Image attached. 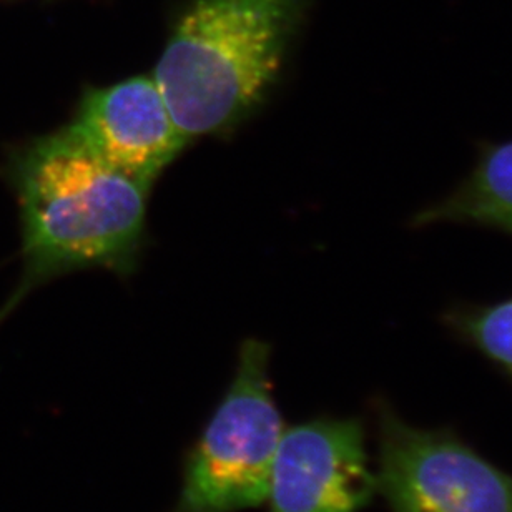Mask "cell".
<instances>
[{
	"label": "cell",
	"instance_id": "277c9868",
	"mask_svg": "<svg viewBox=\"0 0 512 512\" xmlns=\"http://www.w3.org/2000/svg\"><path fill=\"white\" fill-rule=\"evenodd\" d=\"M376 491L391 512H512V476L449 431H429L380 409Z\"/></svg>",
	"mask_w": 512,
	"mask_h": 512
},
{
	"label": "cell",
	"instance_id": "3957f363",
	"mask_svg": "<svg viewBox=\"0 0 512 512\" xmlns=\"http://www.w3.org/2000/svg\"><path fill=\"white\" fill-rule=\"evenodd\" d=\"M283 433L271 393L270 346L252 338L188 458L177 512H237L265 503Z\"/></svg>",
	"mask_w": 512,
	"mask_h": 512
},
{
	"label": "cell",
	"instance_id": "6da1fadb",
	"mask_svg": "<svg viewBox=\"0 0 512 512\" xmlns=\"http://www.w3.org/2000/svg\"><path fill=\"white\" fill-rule=\"evenodd\" d=\"M10 177L19 197L24 270L0 316L59 276L137 270L150 188L95 157L65 127L20 148Z\"/></svg>",
	"mask_w": 512,
	"mask_h": 512
},
{
	"label": "cell",
	"instance_id": "ba28073f",
	"mask_svg": "<svg viewBox=\"0 0 512 512\" xmlns=\"http://www.w3.org/2000/svg\"><path fill=\"white\" fill-rule=\"evenodd\" d=\"M459 331L512 378V298L458 318Z\"/></svg>",
	"mask_w": 512,
	"mask_h": 512
},
{
	"label": "cell",
	"instance_id": "8992f818",
	"mask_svg": "<svg viewBox=\"0 0 512 512\" xmlns=\"http://www.w3.org/2000/svg\"><path fill=\"white\" fill-rule=\"evenodd\" d=\"M376 493L356 419H316L283 433L271 469L270 512H358Z\"/></svg>",
	"mask_w": 512,
	"mask_h": 512
},
{
	"label": "cell",
	"instance_id": "7a4b0ae2",
	"mask_svg": "<svg viewBox=\"0 0 512 512\" xmlns=\"http://www.w3.org/2000/svg\"><path fill=\"white\" fill-rule=\"evenodd\" d=\"M301 0H193L153 77L183 135H227L280 80Z\"/></svg>",
	"mask_w": 512,
	"mask_h": 512
},
{
	"label": "cell",
	"instance_id": "5b68a950",
	"mask_svg": "<svg viewBox=\"0 0 512 512\" xmlns=\"http://www.w3.org/2000/svg\"><path fill=\"white\" fill-rule=\"evenodd\" d=\"M65 128L95 157L148 188L190 143L153 74L85 90Z\"/></svg>",
	"mask_w": 512,
	"mask_h": 512
},
{
	"label": "cell",
	"instance_id": "52a82bcc",
	"mask_svg": "<svg viewBox=\"0 0 512 512\" xmlns=\"http://www.w3.org/2000/svg\"><path fill=\"white\" fill-rule=\"evenodd\" d=\"M448 222L476 223L512 233V142L489 148L449 197L416 218L418 225Z\"/></svg>",
	"mask_w": 512,
	"mask_h": 512
}]
</instances>
